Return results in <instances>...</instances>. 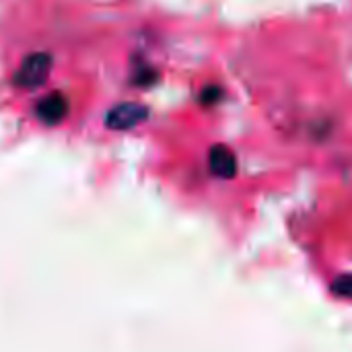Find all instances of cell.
<instances>
[{
  "label": "cell",
  "mask_w": 352,
  "mask_h": 352,
  "mask_svg": "<svg viewBox=\"0 0 352 352\" xmlns=\"http://www.w3.org/2000/svg\"><path fill=\"white\" fill-rule=\"evenodd\" d=\"M208 165H210V171L223 179H231L237 173V159H235L233 151L225 144H214L210 148Z\"/></svg>",
  "instance_id": "cell-4"
},
{
  "label": "cell",
  "mask_w": 352,
  "mask_h": 352,
  "mask_svg": "<svg viewBox=\"0 0 352 352\" xmlns=\"http://www.w3.org/2000/svg\"><path fill=\"white\" fill-rule=\"evenodd\" d=\"M68 111H70V101H68L66 95H62V93H58V91L45 95L43 99H39V103H37V107H35L37 118H39L43 124H47V126H56V124H60L62 120H66Z\"/></svg>",
  "instance_id": "cell-3"
},
{
  "label": "cell",
  "mask_w": 352,
  "mask_h": 352,
  "mask_svg": "<svg viewBox=\"0 0 352 352\" xmlns=\"http://www.w3.org/2000/svg\"><path fill=\"white\" fill-rule=\"evenodd\" d=\"M52 64H54V58L47 52H35L27 56L21 62L19 70L14 72V85L19 89H35L43 85L52 72Z\"/></svg>",
  "instance_id": "cell-1"
},
{
  "label": "cell",
  "mask_w": 352,
  "mask_h": 352,
  "mask_svg": "<svg viewBox=\"0 0 352 352\" xmlns=\"http://www.w3.org/2000/svg\"><path fill=\"white\" fill-rule=\"evenodd\" d=\"M332 291H334V295H338V297L352 299V274H342V276H338V278L332 283Z\"/></svg>",
  "instance_id": "cell-5"
},
{
  "label": "cell",
  "mask_w": 352,
  "mask_h": 352,
  "mask_svg": "<svg viewBox=\"0 0 352 352\" xmlns=\"http://www.w3.org/2000/svg\"><path fill=\"white\" fill-rule=\"evenodd\" d=\"M148 118V109L142 103L124 101L113 105L105 116V126L111 130H130L140 126Z\"/></svg>",
  "instance_id": "cell-2"
},
{
  "label": "cell",
  "mask_w": 352,
  "mask_h": 352,
  "mask_svg": "<svg viewBox=\"0 0 352 352\" xmlns=\"http://www.w3.org/2000/svg\"><path fill=\"white\" fill-rule=\"evenodd\" d=\"M219 97H221L219 87H208V89H204V93H202V101H204L206 105H212Z\"/></svg>",
  "instance_id": "cell-6"
}]
</instances>
